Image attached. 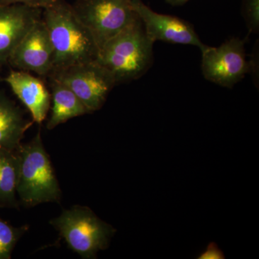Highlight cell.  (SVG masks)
Wrapping results in <instances>:
<instances>
[{
	"label": "cell",
	"mask_w": 259,
	"mask_h": 259,
	"mask_svg": "<svg viewBox=\"0 0 259 259\" xmlns=\"http://www.w3.org/2000/svg\"><path fill=\"white\" fill-rule=\"evenodd\" d=\"M50 224L59 232L70 249L81 258H97L100 250L108 248L116 230L97 217L91 209L74 205L64 209Z\"/></svg>",
	"instance_id": "cell-4"
},
{
	"label": "cell",
	"mask_w": 259,
	"mask_h": 259,
	"mask_svg": "<svg viewBox=\"0 0 259 259\" xmlns=\"http://www.w3.org/2000/svg\"><path fill=\"white\" fill-rule=\"evenodd\" d=\"M28 108L32 121L42 123L50 109L51 95L41 79L24 71H11L4 79Z\"/></svg>",
	"instance_id": "cell-11"
},
{
	"label": "cell",
	"mask_w": 259,
	"mask_h": 259,
	"mask_svg": "<svg viewBox=\"0 0 259 259\" xmlns=\"http://www.w3.org/2000/svg\"><path fill=\"white\" fill-rule=\"evenodd\" d=\"M57 0H0L2 6L5 5L20 4L32 7V8L45 9L54 4Z\"/></svg>",
	"instance_id": "cell-17"
},
{
	"label": "cell",
	"mask_w": 259,
	"mask_h": 259,
	"mask_svg": "<svg viewBox=\"0 0 259 259\" xmlns=\"http://www.w3.org/2000/svg\"><path fill=\"white\" fill-rule=\"evenodd\" d=\"M53 102L47 129L53 130L70 119L90 113L82 102L64 83L50 78Z\"/></svg>",
	"instance_id": "cell-13"
},
{
	"label": "cell",
	"mask_w": 259,
	"mask_h": 259,
	"mask_svg": "<svg viewBox=\"0 0 259 259\" xmlns=\"http://www.w3.org/2000/svg\"><path fill=\"white\" fill-rule=\"evenodd\" d=\"M49 77L68 87L90 113L102 108L109 94L117 84L113 75L96 61L57 70Z\"/></svg>",
	"instance_id": "cell-6"
},
{
	"label": "cell",
	"mask_w": 259,
	"mask_h": 259,
	"mask_svg": "<svg viewBox=\"0 0 259 259\" xmlns=\"http://www.w3.org/2000/svg\"><path fill=\"white\" fill-rule=\"evenodd\" d=\"M18 156L16 151L0 149V207H16Z\"/></svg>",
	"instance_id": "cell-14"
},
{
	"label": "cell",
	"mask_w": 259,
	"mask_h": 259,
	"mask_svg": "<svg viewBox=\"0 0 259 259\" xmlns=\"http://www.w3.org/2000/svg\"><path fill=\"white\" fill-rule=\"evenodd\" d=\"M153 46L138 16L102 46L96 62L113 75L116 83L127 82L144 76L152 66Z\"/></svg>",
	"instance_id": "cell-2"
},
{
	"label": "cell",
	"mask_w": 259,
	"mask_h": 259,
	"mask_svg": "<svg viewBox=\"0 0 259 259\" xmlns=\"http://www.w3.org/2000/svg\"><path fill=\"white\" fill-rule=\"evenodd\" d=\"M32 123L14 102L0 93V149L16 150Z\"/></svg>",
	"instance_id": "cell-12"
},
{
	"label": "cell",
	"mask_w": 259,
	"mask_h": 259,
	"mask_svg": "<svg viewBox=\"0 0 259 259\" xmlns=\"http://www.w3.org/2000/svg\"><path fill=\"white\" fill-rule=\"evenodd\" d=\"M132 7L142 22L148 38L153 44L160 40L194 46L199 48L201 52L208 47L199 39L193 26L188 22L172 15L156 13L145 5L142 0H132Z\"/></svg>",
	"instance_id": "cell-8"
},
{
	"label": "cell",
	"mask_w": 259,
	"mask_h": 259,
	"mask_svg": "<svg viewBox=\"0 0 259 259\" xmlns=\"http://www.w3.org/2000/svg\"><path fill=\"white\" fill-rule=\"evenodd\" d=\"M2 66H3V64H0V81H2V76H1Z\"/></svg>",
	"instance_id": "cell-20"
},
{
	"label": "cell",
	"mask_w": 259,
	"mask_h": 259,
	"mask_svg": "<svg viewBox=\"0 0 259 259\" xmlns=\"http://www.w3.org/2000/svg\"><path fill=\"white\" fill-rule=\"evenodd\" d=\"M199 259H223L225 255L222 250L218 248L216 243H210L207 246V249L203 252L199 257Z\"/></svg>",
	"instance_id": "cell-18"
},
{
	"label": "cell",
	"mask_w": 259,
	"mask_h": 259,
	"mask_svg": "<svg viewBox=\"0 0 259 259\" xmlns=\"http://www.w3.org/2000/svg\"><path fill=\"white\" fill-rule=\"evenodd\" d=\"M245 40L233 37L219 47H207L202 52V71L209 81L232 88L250 72L253 64L247 61Z\"/></svg>",
	"instance_id": "cell-7"
},
{
	"label": "cell",
	"mask_w": 259,
	"mask_h": 259,
	"mask_svg": "<svg viewBox=\"0 0 259 259\" xmlns=\"http://www.w3.org/2000/svg\"><path fill=\"white\" fill-rule=\"evenodd\" d=\"M242 11L249 33H258L259 0H243Z\"/></svg>",
	"instance_id": "cell-16"
},
{
	"label": "cell",
	"mask_w": 259,
	"mask_h": 259,
	"mask_svg": "<svg viewBox=\"0 0 259 259\" xmlns=\"http://www.w3.org/2000/svg\"><path fill=\"white\" fill-rule=\"evenodd\" d=\"M28 229L26 225L13 226L0 218V259L11 258L15 245Z\"/></svg>",
	"instance_id": "cell-15"
},
{
	"label": "cell",
	"mask_w": 259,
	"mask_h": 259,
	"mask_svg": "<svg viewBox=\"0 0 259 259\" xmlns=\"http://www.w3.org/2000/svg\"><path fill=\"white\" fill-rule=\"evenodd\" d=\"M15 151L19 161L17 194L22 203L27 207L47 202L59 203L60 185L40 131L27 144H20Z\"/></svg>",
	"instance_id": "cell-3"
},
{
	"label": "cell",
	"mask_w": 259,
	"mask_h": 259,
	"mask_svg": "<svg viewBox=\"0 0 259 259\" xmlns=\"http://www.w3.org/2000/svg\"><path fill=\"white\" fill-rule=\"evenodd\" d=\"M42 10L14 4L0 8V64L10 56L29 30L42 18Z\"/></svg>",
	"instance_id": "cell-10"
},
{
	"label": "cell",
	"mask_w": 259,
	"mask_h": 259,
	"mask_svg": "<svg viewBox=\"0 0 259 259\" xmlns=\"http://www.w3.org/2000/svg\"><path fill=\"white\" fill-rule=\"evenodd\" d=\"M72 8L100 49L138 18L132 0H76Z\"/></svg>",
	"instance_id": "cell-5"
},
{
	"label": "cell",
	"mask_w": 259,
	"mask_h": 259,
	"mask_svg": "<svg viewBox=\"0 0 259 259\" xmlns=\"http://www.w3.org/2000/svg\"><path fill=\"white\" fill-rule=\"evenodd\" d=\"M54 47L41 18L15 48L8 64L20 71L49 76L54 68Z\"/></svg>",
	"instance_id": "cell-9"
},
{
	"label": "cell",
	"mask_w": 259,
	"mask_h": 259,
	"mask_svg": "<svg viewBox=\"0 0 259 259\" xmlns=\"http://www.w3.org/2000/svg\"><path fill=\"white\" fill-rule=\"evenodd\" d=\"M189 0H166V3L173 5V6H180V5L185 4Z\"/></svg>",
	"instance_id": "cell-19"
},
{
	"label": "cell",
	"mask_w": 259,
	"mask_h": 259,
	"mask_svg": "<svg viewBox=\"0 0 259 259\" xmlns=\"http://www.w3.org/2000/svg\"><path fill=\"white\" fill-rule=\"evenodd\" d=\"M2 7V5H1V2H0V8H1Z\"/></svg>",
	"instance_id": "cell-21"
},
{
	"label": "cell",
	"mask_w": 259,
	"mask_h": 259,
	"mask_svg": "<svg viewBox=\"0 0 259 259\" xmlns=\"http://www.w3.org/2000/svg\"><path fill=\"white\" fill-rule=\"evenodd\" d=\"M42 19L54 47L52 72L97 61L100 48L93 34L75 14L72 5L57 0L42 10Z\"/></svg>",
	"instance_id": "cell-1"
}]
</instances>
